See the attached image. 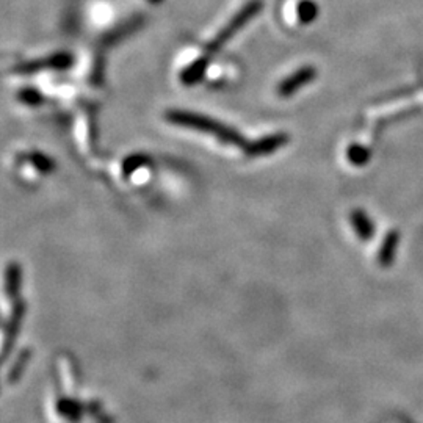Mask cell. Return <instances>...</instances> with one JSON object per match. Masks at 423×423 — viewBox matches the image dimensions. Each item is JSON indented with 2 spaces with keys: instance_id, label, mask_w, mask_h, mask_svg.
Wrapping results in <instances>:
<instances>
[{
  "instance_id": "obj_5",
  "label": "cell",
  "mask_w": 423,
  "mask_h": 423,
  "mask_svg": "<svg viewBox=\"0 0 423 423\" xmlns=\"http://www.w3.org/2000/svg\"><path fill=\"white\" fill-rule=\"evenodd\" d=\"M154 2H155V0H154Z\"/></svg>"
},
{
  "instance_id": "obj_2",
  "label": "cell",
  "mask_w": 423,
  "mask_h": 423,
  "mask_svg": "<svg viewBox=\"0 0 423 423\" xmlns=\"http://www.w3.org/2000/svg\"><path fill=\"white\" fill-rule=\"evenodd\" d=\"M262 8V4L259 2V0H251L249 4H247L243 6V8L237 13V15L230 19L229 24L224 27L218 35L214 38V41H212L209 46H207V55L212 57L215 55L218 50H220L224 44H226L230 38H233L237 32H240L244 24H247L249 19H253L257 13L261 11Z\"/></svg>"
},
{
  "instance_id": "obj_1",
  "label": "cell",
  "mask_w": 423,
  "mask_h": 423,
  "mask_svg": "<svg viewBox=\"0 0 423 423\" xmlns=\"http://www.w3.org/2000/svg\"><path fill=\"white\" fill-rule=\"evenodd\" d=\"M167 120L174 124L185 125V127L206 132V134H214L215 137L221 138L223 141L234 143V144H244L242 137L237 134V132L226 127V125L210 120L207 116H200V115L190 113V111H169V113H167Z\"/></svg>"
},
{
  "instance_id": "obj_3",
  "label": "cell",
  "mask_w": 423,
  "mask_h": 423,
  "mask_svg": "<svg viewBox=\"0 0 423 423\" xmlns=\"http://www.w3.org/2000/svg\"><path fill=\"white\" fill-rule=\"evenodd\" d=\"M315 77V69L314 68H301L295 72V74H292L290 77H287L286 81H284L281 85H279V95L287 97V96H292L295 91H298L301 87H304V85L309 83L312 78Z\"/></svg>"
},
{
  "instance_id": "obj_4",
  "label": "cell",
  "mask_w": 423,
  "mask_h": 423,
  "mask_svg": "<svg viewBox=\"0 0 423 423\" xmlns=\"http://www.w3.org/2000/svg\"><path fill=\"white\" fill-rule=\"evenodd\" d=\"M298 11H300V19H303L304 22H309L310 19L315 18L317 8H315V5L312 2H307V0H306V2L300 4Z\"/></svg>"
}]
</instances>
